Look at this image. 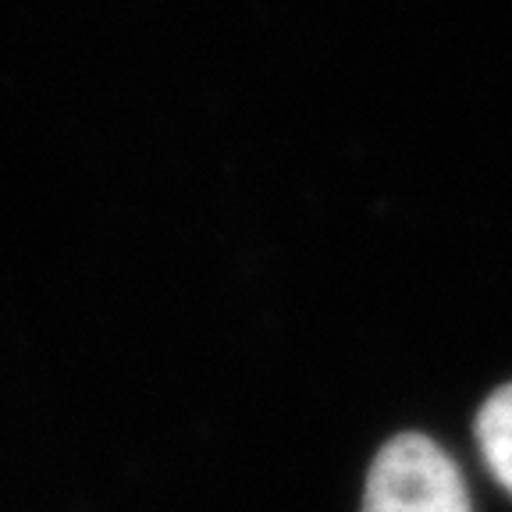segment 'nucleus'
Instances as JSON below:
<instances>
[{
	"label": "nucleus",
	"instance_id": "nucleus-1",
	"mask_svg": "<svg viewBox=\"0 0 512 512\" xmlns=\"http://www.w3.org/2000/svg\"><path fill=\"white\" fill-rule=\"evenodd\" d=\"M363 512H473L463 473L438 441L399 434L367 473Z\"/></svg>",
	"mask_w": 512,
	"mask_h": 512
},
{
	"label": "nucleus",
	"instance_id": "nucleus-2",
	"mask_svg": "<svg viewBox=\"0 0 512 512\" xmlns=\"http://www.w3.org/2000/svg\"><path fill=\"white\" fill-rule=\"evenodd\" d=\"M477 445L488 470L512 495V384L484 399L477 413Z\"/></svg>",
	"mask_w": 512,
	"mask_h": 512
}]
</instances>
